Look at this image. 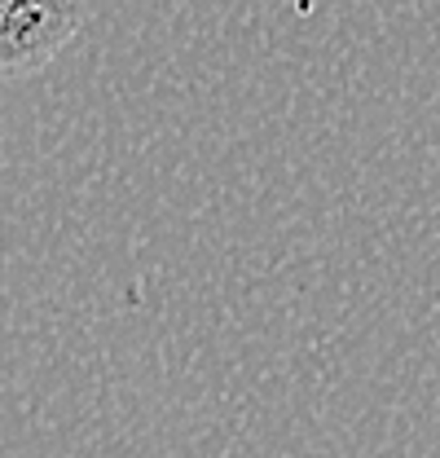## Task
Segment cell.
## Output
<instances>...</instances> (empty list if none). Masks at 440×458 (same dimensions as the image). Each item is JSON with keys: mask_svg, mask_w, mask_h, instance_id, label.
I'll list each match as a JSON object with an SVG mask.
<instances>
[{"mask_svg": "<svg viewBox=\"0 0 440 458\" xmlns=\"http://www.w3.org/2000/svg\"><path fill=\"white\" fill-rule=\"evenodd\" d=\"M84 22L80 0H0V80L36 75Z\"/></svg>", "mask_w": 440, "mask_h": 458, "instance_id": "cell-1", "label": "cell"}]
</instances>
